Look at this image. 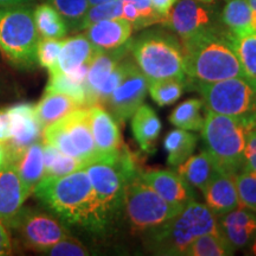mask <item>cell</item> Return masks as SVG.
Masks as SVG:
<instances>
[{
  "mask_svg": "<svg viewBox=\"0 0 256 256\" xmlns=\"http://www.w3.org/2000/svg\"><path fill=\"white\" fill-rule=\"evenodd\" d=\"M122 2H130V4H134L136 6L140 11L142 12L146 17H148L154 24H162L164 23V18L160 17V16L156 14L154 10L152 8L151 2L150 0H120Z\"/></svg>",
  "mask_w": 256,
  "mask_h": 256,
  "instance_id": "obj_42",
  "label": "cell"
},
{
  "mask_svg": "<svg viewBox=\"0 0 256 256\" xmlns=\"http://www.w3.org/2000/svg\"><path fill=\"white\" fill-rule=\"evenodd\" d=\"M182 44L188 89L200 83L246 78L230 32L222 24L182 40Z\"/></svg>",
  "mask_w": 256,
  "mask_h": 256,
  "instance_id": "obj_2",
  "label": "cell"
},
{
  "mask_svg": "<svg viewBox=\"0 0 256 256\" xmlns=\"http://www.w3.org/2000/svg\"><path fill=\"white\" fill-rule=\"evenodd\" d=\"M147 92L148 83L146 78L136 62L128 57L124 78L104 104L110 108V113L115 120L126 124L144 104Z\"/></svg>",
  "mask_w": 256,
  "mask_h": 256,
  "instance_id": "obj_11",
  "label": "cell"
},
{
  "mask_svg": "<svg viewBox=\"0 0 256 256\" xmlns=\"http://www.w3.org/2000/svg\"><path fill=\"white\" fill-rule=\"evenodd\" d=\"M98 51V50L92 46L90 40L84 34H80V36L63 40L58 66L55 72L70 74L78 69L80 66L90 64Z\"/></svg>",
  "mask_w": 256,
  "mask_h": 256,
  "instance_id": "obj_25",
  "label": "cell"
},
{
  "mask_svg": "<svg viewBox=\"0 0 256 256\" xmlns=\"http://www.w3.org/2000/svg\"><path fill=\"white\" fill-rule=\"evenodd\" d=\"M198 136L190 133V130H171L164 140L165 151L168 152V164L177 168L184 164L196 151Z\"/></svg>",
  "mask_w": 256,
  "mask_h": 256,
  "instance_id": "obj_28",
  "label": "cell"
},
{
  "mask_svg": "<svg viewBox=\"0 0 256 256\" xmlns=\"http://www.w3.org/2000/svg\"><path fill=\"white\" fill-rule=\"evenodd\" d=\"M235 179L241 206L256 212V174L243 168L236 174Z\"/></svg>",
  "mask_w": 256,
  "mask_h": 256,
  "instance_id": "obj_37",
  "label": "cell"
},
{
  "mask_svg": "<svg viewBox=\"0 0 256 256\" xmlns=\"http://www.w3.org/2000/svg\"><path fill=\"white\" fill-rule=\"evenodd\" d=\"M186 89V82L178 78L160 80L148 83V92L152 100L160 107H166L177 102Z\"/></svg>",
  "mask_w": 256,
  "mask_h": 256,
  "instance_id": "obj_34",
  "label": "cell"
},
{
  "mask_svg": "<svg viewBox=\"0 0 256 256\" xmlns=\"http://www.w3.org/2000/svg\"><path fill=\"white\" fill-rule=\"evenodd\" d=\"M220 23L235 36L256 34V10L247 0H226Z\"/></svg>",
  "mask_w": 256,
  "mask_h": 256,
  "instance_id": "obj_22",
  "label": "cell"
},
{
  "mask_svg": "<svg viewBox=\"0 0 256 256\" xmlns=\"http://www.w3.org/2000/svg\"><path fill=\"white\" fill-rule=\"evenodd\" d=\"M30 194L14 166H4L0 170V220L8 223L23 208Z\"/></svg>",
  "mask_w": 256,
  "mask_h": 256,
  "instance_id": "obj_19",
  "label": "cell"
},
{
  "mask_svg": "<svg viewBox=\"0 0 256 256\" xmlns=\"http://www.w3.org/2000/svg\"><path fill=\"white\" fill-rule=\"evenodd\" d=\"M118 18H122V2L120 0H113L106 4L90 6L82 23L81 30H86L88 26L98 22Z\"/></svg>",
  "mask_w": 256,
  "mask_h": 256,
  "instance_id": "obj_39",
  "label": "cell"
},
{
  "mask_svg": "<svg viewBox=\"0 0 256 256\" xmlns=\"http://www.w3.org/2000/svg\"><path fill=\"white\" fill-rule=\"evenodd\" d=\"M235 252L222 234L217 232L197 238L188 246L184 256H229L235 254Z\"/></svg>",
  "mask_w": 256,
  "mask_h": 256,
  "instance_id": "obj_31",
  "label": "cell"
},
{
  "mask_svg": "<svg viewBox=\"0 0 256 256\" xmlns=\"http://www.w3.org/2000/svg\"><path fill=\"white\" fill-rule=\"evenodd\" d=\"M14 165L28 191L34 194V188L44 178L43 144L34 142L8 162Z\"/></svg>",
  "mask_w": 256,
  "mask_h": 256,
  "instance_id": "obj_24",
  "label": "cell"
},
{
  "mask_svg": "<svg viewBox=\"0 0 256 256\" xmlns=\"http://www.w3.org/2000/svg\"><path fill=\"white\" fill-rule=\"evenodd\" d=\"M44 254L54 256H86L89 255V252L78 240L68 236L48 249Z\"/></svg>",
  "mask_w": 256,
  "mask_h": 256,
  "instance_id": "obj_40",
  "label": "cell"
},
{
  "mask_svg": "<svg viewBox=\"0 0 256 256\" xmlns=\"http://www.w3.org/2000/svg\"><path fill=\"white\" fill-rule=\"evenodd\" d=\"M6 226L20 238L28 248L46 252L70 234L58 217L31 208H22Z\"/></svg>",
  "mask_w": 256,
  "mask_h": 256,
  "instance_id": "obj_10",
  "label": "cell"
},
{
  "mask_svg": "<svg viewBox=\"0 0 256 256\" xmlns=\"http://www.w3.org/2000/svg\"><path fill=\"white\" fill-rule=\"evenodd\" d=\"M12 252V242L6 224L0 220V255H8Z\"/></svg>",
  "mask_w": 256,
  "mask_h": 256,
  "instance_id": "obj_44",
  "label": "cell"
},
{
  "mask_svg": "<svg viewBox=\"0 0 256 256\" xmlns=\"http://www.w3.org/2000/svg\"><path fill=\"white\" fill-rule=\"evenodd\" d=\"M220 24H222L220 16L210 4L197 0H179L162 25L184 40Z\"/></svg>",
  "mask_w": 256,
  "mask_h": 256,
  "instance_id": "obj_12",
  "label": "cell"
},
{
  "mask_svg": "<svg viewBox=\"0 0 256 256\" xmlns=\"http://www.w3.org/2000/svg\"><path fill=\"white\" fill-rule=\"evenodd\" d=\"M150 2H151L152 8L154 10L160 17L164 18L165 23V20L170 16V12L172 11V8H174V5L177 4L178 0H150Z\"/></svg>",
  "mask_w": 256,
  "mask_h": 256,
  "instance_id": "obj_43",
  "label": "cell"
},
{
  "mask_svg": "<svg viewBox=\"0 0 256 256\" xmlns=\"http://www.w3.org/2000/svg\"><path fill=\"white\" fill-rule=\"evenodd\" d=\"M44 177H63L84 168L83 162L66 156L49 144H43Z\"/></svg>",
  "mask_w": 256,
  "mask_h": 256,
  "instance_id": "obj_30",
  "label": "cell"
},
{
  "mask_svg": "<svg viewBox=\"0 0 256 256\" xmlns=\"http://www.w3.org/2000/svg\"><path fill=\"white\" fill-rule=\"evenodd\" d=\"M34 194L66 226L104 234L114 223L96 196L84 168L63 177H44Z\"/></svg>",
  "mask_w": 256,
  "mask_h": 256,
  "instance_id": "obj_1",
  "label": "cell"
},
{
  "mask_svg": "<svg viewBox=\"0 0 256 256\" xmlns=\"http://www.w3.org/2000/svg\"><path fill=\"white\" fill-rule=\"evenodd\" d=\"M178 174L194 188L203 192L212 178L220 172L216 162L206 151L191 156L184 164L178 166Z\"/></svg>",
  "mask_w": 256,
  "mask_h": 256,
  "instance_id": "obj_26",
  "label": "cell"
},
{
  "mask_svg": "<svg viewBox=\"0 0 256 256\" xmlns=\"http://www.w3.org/2000/svg\"><path fill=\"white\" fill-rule=\"evenodd\" d=\"M34 24L38 34L43 38L60 40L68 34V25L58 11L49 4L37 6L34 12Z\"/></svg>",
  "mask_w": 256,
  "mask_h": 256,
  "instance_id": "obj_29",
  "label": "cell"
},
{
  "mask_svg": "<svg viewBox=\"0 0 256 256\" xmlns=\"http://www.w3.org/2000/svg\"><path fill=\"white\" fill-rule=\"evenodd\" d=\"M113 2V0H88L89 5H90V6L106 4V2Z\"/></svg>",
  "mask_w": 256,
  "mask_h": 256,
  "instance_id": "obj_48",
  "label": "cell"
},
{
  "mask_svg": "<svg viewBox=\"0 0 256 256\" xmlns=\"http://www.w3.org/2000/svg\"><path fill=\"white\" fill-rule=\"evenodd\" d=\"M197 2H204V4H210V5H212V4H215L216 0H197Z\"/></svg>",
  "mask_w": 256,
  "mask_h": 256,
  "instance_id": "obj_49",
  "label": "cell"
},
{
  "mask_svg": "<svg viewBox=\"0 0 256 256\" xmlns=\"http://www.w3.org/2000/svg\"><path fill=\"white\" fill-rule=\"evenodd\" d=\"M140 177L172 206L184 209L191 202L197 200L194 188L178 172L171 170H150L140 172Z\"/></svg>",
  "mask_w": 256,
  "mask_h": 256,
  "instance_id": "obj_16",
  "label": "cell"
},
{
  "mask_svg": "<svg viewBox=\"0 0 256 256\" xmlns=\"http://www.w3.org/2000/svg\"><path fill=\"white\" fill-rule=\"evenodd\" d=\"M6 112L10 119L11 136L2 145L8 162L32 144L38 142L43 127L36 115V106L22 104L8 108Z\"/></svg>",
  "mask_w": 256,
  "mask_h": 256,
  "instance_id": "obj_13",
  "label": "cell"
},
{
  "mask_svg": "<svg viewBox=\"0 0 256 256\" xmlns=\"http://www.w3.org/2000/svg\"><path fill=\"white\" fill-rule=\"evenodd\" d=\"M255 124L206 110L202 139L220 172L236 176L244 168L247 134Z\"/></svg>",
  "mask_w": 256,
  "mask_h": 256,
  "instance_id": "obj_5",
  "label": "cell"
},
{
  "mask_svg": "<svg viewBox=\"0 0 256 256\" xmlns=\"http://www.w3.org/2000/svg\"><path fill=\"white\" fill-rule=\"evenodd\" d=\"M203 102L198 98H188L178 106L170 115L168 120L174 126L190 132H200L203 128L204 118L202 116Z\"/></svg>",
  "mask_w": 256,
  "mask_h": 256,
  "instance_id": "obj_32",
  "label": "cell"
},
{
  "mask_svg": "<svg viewBox=\"0 0 256 256\" xmlns=\"http://www.w3.org/2000/svg\"><path fill=\"white\" fill-rule=\"evenodd\" d=\"M6 165H8V156H6L4 145L0 142V170H2Z\"/></svg>",
  "mask_w": 256,
  "mask_h": 256,
  "instance_id": "obj_47",
  "label": "cell"
},
{
  "mask_svg": "<svg viewBox=\"0 0 256 256\" xmlns=\"http://www.w3.org/2000/svg\"><path fill=\"white\" fill-rule=\"evenodd\" d=\"M218 232L215 214L206 204L194 200L177 216L144 232V243L156 255H184L188 246L202 235Z\"/></svg>",
  "mask_w": 256,
  "mask_h": 256,
  "instance_id": "obj_3",
  "label": "cell"
},
{
  "mask_svg": "<svg viewBox=\"0 0 256 256\" xmlns=\"http://www.w3.org/2000/svg\"><path fill=\"white\" fill-rule=\"evenodd\" d=\"M130 54L147 83L178 78L186 82L183 44L174 34L150 30L130 40Z\"/></svg>",
  "mask_w": 256,
  "mask_h": 256,
  "instance_id": "obj_4",
  "label": "cell"
},
{
  "mask_svg": "<svg viewBox=\"0 0 256 256\" xmlns=\"http://www.w3.org/2000/svg\"><path fill=\"white\" fill-rule=\"evenodd\" d=\"M11 136V128H10V119L8 112L0 110V142L4 144Z\"/></svg>",
  "mask_w": 256,
  "mask_h": 256,
  "instance_id": "obj_45",
  "label": "cell"
},
{
  "mask_svg": "<svg viewBox=\"0 0 256 256\" xmlns=\"http://www.w3.org/2000/svg\"><path fill=\"white\" fill-rule=\"evenodd\" d=\"M218 232L235 250L250 249L256 255V212L240 206L226 215L217 217Z\"/></svg>",
  "mask_w": 256,
  "mask_h": 256,
  "instance_id": "obj_14",
  "label": "cell"
},
{
  "mask_svg": "<svg viewBox=\"0 0 256 256\" xmlns=\"http://www.w3.org/2000/svg\"><path fill=\"white\" fill-rule=\"evenodd\" d=\"M130 54V42L126 46L114 50H98L90 62L86 80L87 107L98 104V95L102 86L119 63Z\"/></svg>",
  "mask_w": 256,
  "mask_h": 256,
  "instance_id": "obj_18",
  "label": "cell"
},
{
  "mask_svg": "<svg viewBox=\"0 0 256 256\" xmlns=\"http://www.w3.org/2000/svg\"><path fill=\"white\" fill-rule=\"evenodd\" d=\"M40 37L34 12L25 6L0 10V48L14 64L34 68Z\"/></svg>",
  "mask_w": 256,
  "mask_h": 256,
  "instance_id": "obj_8",
  "label": "cell"
},
{
  "mask_svg": "<svg viewBox=\"0 0 256 256\" xmlns=\"http://www.w3.org/2000/svg\"><path fill=\"white\" fill-rule=\"evenodd\" d=\"M247 2L252 6V8L256 10V0H247Z\"/></svg>",
  "mask_w": 256,
  "mask_h": 256,
  "instance_id": "obj_50",
  "label": "cell"
},
{
  "mask_svg": "<svg viewBox=\"0 0 256 256\" xmlns=\"http://www.w3.org/2000/svg\"><path fill=\"white\" fill-rule=\"evenodd\" d=\"M87 108L92 138L101 160L118 158L124 145L120 128L113 115L100 104L89 106Z\"/></svg>",
  "mask_w": 256,
  "mask_h": 256,
  "instance_id": "obj_15",
  "label": "cell"
},
{
  "mask_svg": "<svg viewBox=\"0 0 256 256\" xmlns=\"http://www.w3.org/2000/svg\"><path fill=\"white\" fill-rule=\"evenodd\" d=\"M182 210L160 197L142 180L140 174L128 182L121 214L133 232H146L156 228L177 216Z\"/></svg>",
  "mask_w": 256,
  "mask_h": 256,
  "instance_id": "obj_9",
  "label": "cell"
},
{
  "mask_svg": "<svg viewBox=\"0 0 256 256\" xmlns=\"http://www.w3.org/2000/svg\"><path fill=\"white\" fill-rule=\"evenodd\" d=\"M244 168L256 174V127L252 128L247 134V144L244 150Z\"/></svg>",
  "mask_w": 256,
  "mask_h": 256,
  "instance_id": "obj_41",
  "label": "cell"
},
{
  "mask_svg": "<svg viewBox=\"0 0 256 256\" xmlns=\"http://www.w3.org/2000/svg\"><path fill=\"white\" fill-rule=\"evenodd\" d=\"M62 46L63 40H52V38H43L38 42L37 62L40 66L49 70L50 74L57 70Z\"/></svg>",
  "mask_w": 256,
  "mask_h": 256,
  "instance_id": "obj_38",
  "label": "cell"
},
{
  "mask_svg": "<svg viewBox=\"0 0 256 256\" xmlns=\"http://www.w3.org/2000/svg\"><path fill=\"white\" fill-rule=\"evenodd\" d=\"M208 112L256 124V88L248 80L234 78L191 86Z\"/></svg>",
  "mask_w": 256,
  "mask_h": 256,
  "instance_id": "obj_7",
  "label": "cell"
},
{
  "mask_svg": "<svg viewBox=\"0 0 256 256\" xmlns=\"http://www.w3.org/2000/svg\"><path fill=\"white\" fill-rule=\"evenodd\" d=\"M72 30H81L89 8L88 0H49Z\"/></svg>",
  "mask_w": 256,
  "mask_h": 256,
  "instance_id": "obj_35",
  "label": "cell"
},
{
  "mask_svg": "<svg viewBox=\"0 0 256 256\" xmlns=\"http://www.w3.org/2000/svg\"><path fill=\"white\" fill-rule=\"evenodd\" d=\"M60 121L83 164L88 165L100 162L101 156L96 148L90 124H89L88 108H78L60 119Z\"/></svg>",
  "mask_w": 256,
  "mask_h": 256,
  "instance_id": "obj_17",
  "label": "cell"
},
{
  "mask_svg": "<svg viewBox=\"0 0 256 256\" xmlns=\"http://www.w3.org/2000/svg\"><path fill=\"white\" fill-rule=\"evenodd\" d=\"M132 119V132L140 148L146 153H154L156 142L162 133V124L151 106L142 104Z\"/></svg>",
  "mask_w": 256,
  "mask_h": 256,
  "instance_id": "obj_23",
  "label": "cell"
},
{
  "mask_svg": "<svg viewBox=\"0 0 256 256\" xmlns=\"http://www.w3.org/2000/svg\"><path fill=\"white\" fill-rule=\"evenodd\" d=\"M81 107V104L69 96L46 90L43 98L36 106V115L42 127L46 128Z\"/></svg>",
  "mask_w": 256,
  "mask_h": 256,
  "instance_id": "obj_27",
  "label": "cell"
},
{
  "mask_svg": "<svg viewBox=\"0 0 256 256\" xmlns=\"http://www.w3.org/2000/svg\"><path fill=\"white\" fill-rule=\"evenodd\" d=\"M86 36L98 50H114L126 46L132 38L134 28L124 18L95 23L86 28Z\"/></svg>",
  "mask_w": 256,
  "mask_h": 256,
  "instance_id": "obj_20",
  "label": "cell"
},
{
  "mask_svg": "<svg viewBox=\"0 0 256 256\" xmlns=\"http://www.w3.org/2000/svg\"><path fill=\"white\" fill-rule=\"evenodd\" d=\"M90 183L101 204L114 220L122 212V202L128 182L140 174L134 156L124 146L119 156L86 165Z\"/></svg>",
  "mask_w": 256,
  "mask_h": 256,
  "instance_id": "obj_6",
  "label": "cell"
},
{
  "mask_svg": "<svg viewBox=\"0 0 256 256\" xmlns=\"http://www.w3.org/2000/svg\"><path fill=\"white\" fill-rule=\"evenodd\" d=\"M31 0H0V8H16V6H24Z\"/></svg>",
  "mask_w": 256,
  "mask_h": 256,
  "instance_id": "obj_46",
  "label": "cell"
},
{
  "mask_svg": "<svg viewBox=\"0 0 256 256\" xmlns=\"http://www.w3.org/2000/svg\"><path fill=\"white\" fill-rule=\"evenodd\" d=\"M48 92H60L69 98H72L81 104L82 107H87V92L86 84L74 81L68 75L63 72L50 74V81L46 87Z\"/></svg>",
  "mask_w": 256,
  "mask_h": 256,
  "instance_id": "obj_36",
  "label": "cell"
},
{
  "mask_svg": "<svg viewBox=\"0 0 256 256\" xmlns=\"http://www.w3.org/2000/svg\"><path fill=\"white\" fill-rule=\"evenodd\" d=\"M230 38L241 62L246 80L256 88V34L235 36L230 34Z\"/></svg>",
  "mask_w": 256,
  "mask_h": 256,
  "instance_id": "obj_33",
  "label": "cell"
},
{
  "mask_svg": "<svg viewBox=\"0 0 256 256\" xmlns=\"http://www.w3.org/2000/svg\"><path fill=\"white\" fill-rule=\"evenodd\" d=\"M235 177L226 172H218L203 191L206 206L216 217L226 215L241 206Z\"/></svg>",
  "mask_w": 256,
  "mask_h": 256,
  "instance_id": "obj_21",
  "label": "cell"
}]
</instances>
